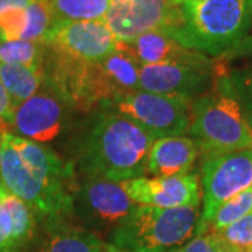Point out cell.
I'll use <instances>...</instances> for the list:
<instances>
[{"label":"cell","mask_w":252,"mask_h":252,"mask_svg":"<svg viewBox=\"0 0 252 252\" xmlns=\"http://www.w3.org/2000/svg\"><path fill=\"white\" fill-rule=\"evenodd\" d=\"M156 139L118 112L105 114L84 137L79 167L86 177L124 182L146 175V158Z\"/></svg>","instance_id":"1"},{"label":"cell","mask_w":252,"mask_h":252,"mask_svg":"<svg viewBox=\"0 0 252 252\" xmlns=\"http://www.w3.org/2000/svg\"><path fill=\"white\" fill-rule=\"evenodd\" d=\"M251 27V0H202L174 7L162 30L187 49L219 58L240 45Z\"/></svg>","instance_id":"2"},{"label":"cell","mask_w":252,"mask_h":252,"mask_svg":"<svg viewBox=\"0 0 252 252\" xmlns=\"http://www.w3.org/2000/svg\"><path fill=\"white\" fill-rule=\"evenodd\" d=\"M187 133L205 158L252 149L251 126L238 101L219 79L213 81L212 93L193 99Z\"/></svg>","instance_id":"3"},{"label":"cell","mask_w":252,"mask_h":252,"mask_svg":"<svg viewBox=\"0 0 252 252\" xmlns=\"http://www.w3.org/2000/svg\"><path fill=\"white\" fill-rule=\"evenodd\" d=\"M199 219V207L135 205L114 228L109 244L135 252H168L196 234Z\"/></svg>","instance_id":"4"},{"label":"cell","mask_w":252,"mask_h":252,"mask_svg":"<svg viewBox=\"0 0 252 252\" xmlns=\"http://www.w3.org/2000/svg\"><path fill=\"white\" fill-rule=\"evenodd\" d=\"M45 84L63 104L79 112H90L111 104L115 97L97 62L70 58L46 46Z\"/></svg>","instance_id":"5"},{"label":"cell","mask_w":252,"mask_h":252,"mask_svg":"<svg viewBox=\"0 0 252 252\" xmlns=\"http://www.w3.org/2000/svg\"><path fill=\"white\" fill-rule=\"evenodd\" d=\"M193 99L175 94L137 90L117 95L111 104L153 139L184 136L190 122Z\"/></svg>","instance_id":"6"},{"label":"cell","mask_w":252,"mask_h":252,"mask_svg":"<svg viewBox=\"0 0 252 252\" xmlns=\"http://www.w3.org/2000/svg\"><path fill=\"white\" fill-rule=\"evenodd\" d=\"M0 181L7 192L23 199L34 215L46 220L48 224L62 221L63 217L73 212L72 193L49 188L36 180L14 149L9 132L1 137Z\"/></svg>","instance_id":"7"},{"label":"cell","mask_w":252,"mask_h":252,"mask_svg":"<svg viewBox=\"0 0 252 252\" xmlns=\"http://www.w3.org/2000/svg\"><path fill=\"white\" fill-rule=\"evenodd\" d=\"M252 187V149L206 157L202 164L203 209L196 234L205 233L219 207Z\"/></svg>","instance_id":"8"},{"label":"cell","mask_w":252,"mask_h":252,"mask_svg":"<svg viewBox=\"0 0 252 252\" xmlns=\"http://www.w3.org/2000/svg\"><path fill=\"white\" fill-rule=\"evenodd\" d=\"M215 61L167 62L142 64L139 69L140 90L157 94H175L195 99L213 87Z\"/></svg>","instance_id":"9"},{"label":"cell","mask_w":252,"mask_h":252,"mask_svg":"<svg viewBox=\"0 0 252 252\" xmlns=\"http://www.w3.org/2000/svg\"><path fill=\"white\" fill-rule=\"evenodd\" d=\"M133 207L121 182L87 177L73 192V212L101 228H115Z\"/></svg>","instance_id":"10"},{"label":"cell","mask_w":252,"mask_h":252,"mask_svg":"<svg viewBox=\"0 0 252 252\" xmlns=\"http://www.w3.org/2000/svg\"><path fill=\"white\" fill-rule=\"evenodd\" d=\"M44 44L70 58L97 62L115 51L118 41L102 20L54 24Z\"/></svg>","instance_id":"11"},{"label":"cell","mask_w":252,"mask_h":252,"mask_svg":"<svg viewBox=\"0 0 252 252\" xmlns=\"http://www.w3.org/2000/svg\"><path fill=\"white\" fill-rule=\"evenodd\" d=\"M135 205L156 207H199L202 190L195 172L174 177H139L121 182Z\"/></svg>","instance_id":"12"},{"label":"cell","mask_w":252,"mask_h":252,"mask_svg":"<svg viewBox=\"0 0 252 252\" xmlns=\"http://www.w3.org/2000/svg\"><path fill=\"white\" fill-rule=\"evenodd\" d=\"M64 104L45 83L32 97L14 109L11 130L36 143H49L61 135Z\"/></svg>","instance_id":"13"},{"label":"cell","mask_w":252,"mask_h":252,"mask_svg":"<svg viewBox=\"0 0 252 252\" xmlns=\"http://www.w3.org/2000/svg\"><path fill=\"white\" fill-rule=\"evenodd\" d=\"M174 13L168 0H111L102 21L119 42H130L147 31L165 28Z\"/></svg>","instance_id":"14"},{"label":"cell","mask_w":252,"mask_h":252,"mask_svg":"<svg viewBox=\"0 0 252 252\" xmlns=\"http://www.w3.org/2000/svg\"><path fill=\"white\" fill-rule=\"evenodd\" d=\"M9 137L28 171L36 180H39L49 188L73 195L74 170L70 164L63 161L58 154L42 144L13 135L10 132Z\"/></svg>","instance_id":"15"},{"label":"cell","mask_w":252,"mask_h":252,"mask_svg":"<svg viewBox=\"0 0 252 252\" xmlns=\"http://www.w3.org/2000/svg\"><path fill=\"white\" fill-rule=\"evenodd\" d=\"M215 79L223 81L234 95L252 129V36L217 58Z\"/></svg>","instance_id":"16"},{"label":"cell","mask_w":252,"mask_h":252,"mask_svg":"<svg viewBox=\"0 0 252 252\" xmlns=\"http://www.w3.org/2000/svg\"><path fill=\"white\" fill-rule=\"evenodd\" d=\"M198 156V147L188 136L156 139L147 153L146 174L153 177L188 174Z\"/></svg>","instance_id":"17"},{"label":"cell","mask_w":252,"mask_h":252,"mask_svg":"<svg viewBox=\"0 0 252 252\" xmlns=\"http://www.w3.org/2000/svg\"><path fill=\"white\" fill-rule=\"evenodd\" d=\"M124 44L140 66L167 62H198L207 58L206 55L187 49L162 28L147 31Z\"/></svg>","instance_id":"18"},{"label":"cell","mask_w":252,"mask_h":252,"mask_svg":"<svg viewBox=\"0 0 252 252\" xmlns=\"http://www.w3.org/2000/svg\"><path fill=\"white\" fill-rule=\"evenodd\" d=\"M105 244L95 231L58 221L49 224L36 252H104Z\"/></svg>","instance_id":"19"},{"label":"cell","mask_w":252,"mask_h":252,"mask_svg":"<svg viewBox=\"0 0 252 252\" xmlns=\"http://www.w3.org/2000/svg\"><path fill=\"white\" fill-rule=\"evenodd\" d=\"M98 64L115 93V97L125 93L140 90L139 87L140 64L133 58V55L129 52V49L124 42L118 41L115 51H112L105 58L98 61Z\"/></svg>","instance_id":"20"},{"label":"cell","mask_w":252,"mask_h":252,"mask_svg":"<svg viewBox=\"0 0 252 252\" xmlns=\"http://www.w3.org/2000/svg\"><path fill=\"white\" fill-rule=\"evenodd\" d=\"M0 80L9 93L14 107L32 97L45 83V69H31L21 64L0 62Z\"/></svg>","instance_id":"21"},{"label":"cell","mask_w":252,"mask_h":252,"mask_svg":"<svg viewBox=\"0 0 252 252\" xmlns=\"http://www.w3.org/2000/svg\"><path fill=\"white\" fill-rule=\"evenodd\" d=\"M3 206L7 210L11 223V252H18L32 238L35 230V215L27 203L16 195L6 190Z\"/></svg>","instance_id":"22"},{"label":"cell","mask_w":252,"mask_h":252,"mask_svg":"<svg viewBox=\"0 0 252 252\" xmlns=\"http://www.w3.org/2000/svg\"><path fill=\"white\" fill-rule=\"evenodd\" d=\"M54 23L102 20L111 0H44Z\"/></svg>","instance_id":"23"},{"label":"cell","mask_w":252,"mask_h":252,"mask_svg":"<svg viewBox=\"0 0 252 252\" xmlns=\"http://www.w3.org/2000/svg\"><path fill=\"white\" fill-rule=\"evenodd\" d=\"M46 45L41 41H0V62L45 69Z\"/></svg>","instance_id":"24"},{"label":"cell","mask_w":252,"mask_h":252,"mask_svg":"<svg viewBox=\"0 0 252 252\" xmlns=\"http://www.w3.org/2000/svg\"><path fill=\"white\" fill-rule=\"evenodd\" d=\"M252 212V187L247 188L235 196L228 199L224 205L219 207L215 217L207 225L206 231L216 233L225 228L227 225L233 224L237 220L243 219Z\"/></svg>","instance_id":"25"},{"label":"cell","mask_w":252,"mask_h":252,"mask_svg":"<svg viewBox=\"0 0 252 252\" xmlns=\"http://www.w3.org/2000/svg\"><path fill=\"white\" fill-rule=\"evenodd\" d=\"M54 17L44 0H34L26 7V30L21 39L44 42L46 34L54 27Z\"/></svg>","instance_id":"26"},{"label":"cell","mask_w":252,"mask_h":252,"mask_svg":"<svg viewBox=\"0 0 252 252\" xmlns=\"http://www.w3.org/2000/svg\"><path fill=\"white\" fill-rule=\"evenodd\" d=\"M213 234H216L227 252H250L252 250V212Z\"/></svg>","instance_id":"27"},{"label":"cell","mask_w":252,"mask_h":252,"mask_svg":"<svg viewBox=\"0 0 252 252\" xmlns=\"http://www.w3.org/2000/svg\"><path fill=\"white\" fill-rule=\"evenodd\" d=\"M26 30V9H14L0 14V41L21 39Z\"/></svg>","instance_id":"28"},{"label":"cell","mask_w":252,"mask_h":252,"mask_svg":"<svg viewBox=\"0 0 252 252\" xmlns=\"http://www.w3.org/2000/svg\"><path fill=\"white\" fill-rule=\"evenodd\" d=\"M168 252H227L223 244L217 238L216 234L205 231L200 234H195L188 243L184 244L180 248H175Z\"/></svg>","instance_id":"29"},{"label":"cell","mask_w":252,"mask_h":252,"mask_svg":"<svg viewBox=\"0 0 252 252\" xmlns=\"http://www.w3.org/2000/svg\"><path fill=\"white\" fill-rule=\"evenodd\" d=\"M14 109H16V107L10 98L9 93L0 80V135L7 133V132L11 133Z\"/></svg>","instance_id":"30"},{"label":"cell","mask_w":252,"mask_h":252,"mask_svg":"<svg viewBox=\"0 0 252 252\" xmlns=\"http://www.w3.org/2000/svg\"><path fill=\"white\" fill-rule=\"evenodd\" d=\"M4 193L6 189L0 184V252H11V244H10L11 223H10L9 213L3 206Z\"/></svg>","instance_id":"31"},{"label":"cell","mask_w":252,"mask_h":252,"mask_svg":"<svg viewBox=\"0 0 252 252\" xmlns=\"http://www.w3.org/2000/svg\"><path fill=\"white\" fill-rule=\"evenodd\" d=\"M34 0H0V14L14 9H26Z\"/></svg>","instance_id":"32"},{"label":"cell","mask_w":252,"mask_h":252,"mask_svg":"<svg viewBox=\"0 0 252 252\" xmlns=\"http://www.w3.org/2000/svg\"><path fill=\"white\" fill-rule=\"evenodd\" d=\"M170 4L172 7H180V6H184V4H189V3H198V1H202V0H168Z\"/></svg>","instance_id":"33"},{"label":"cell","mask_w":252,"mask_h":252,"mask_svg":"<svg viewBox=\"0 0 252 252\" xmlns=\"http://www.w3.org/2000/svg\"><path fill=\"white\" fill-rule=\"evenodd\" d=\"M104 252H135V251H129V250H124V248H118L112 244H105L104 247Z\"/></svg>","instance_id":"34"},{"label":"cell","mask_w":252,"mask_h":252,"mask_svg":"<svg viewBox=\"0 0 252 252\" xmlns=\"http://www.w3.org/2000/svg\"><path fill=\"white\" fill-rule=\"evenodd\" d=\"M3 135H0V167H1V137H3Z\"/></svg>","instance_id":"35"},{"label":"cell","mask_w":252,"mask_h":252,"mask_svg":"<svg viewBox=\"0 0 252 252\" xmlns=\"http://www.w3.org/2000/svg\"><path fill=\"white\" fill-rule=\"evenodd\" d=\"M251 16H252V0H251Z\"/></svg>","instance_id":"36"},{"label":"cell","mask_w":252,"mask_h":252,"mask_svg":"<svg viewBox=\"0 0 252 252\" xmlns=\"http://www.w3.org/2000/svg\"><path fill=\"white\" fill-rule=\"evenodd\" d=\"M250 252H252V250H251V251H250Z\"/></svg>","instance_id":"37"}]
</instances>
